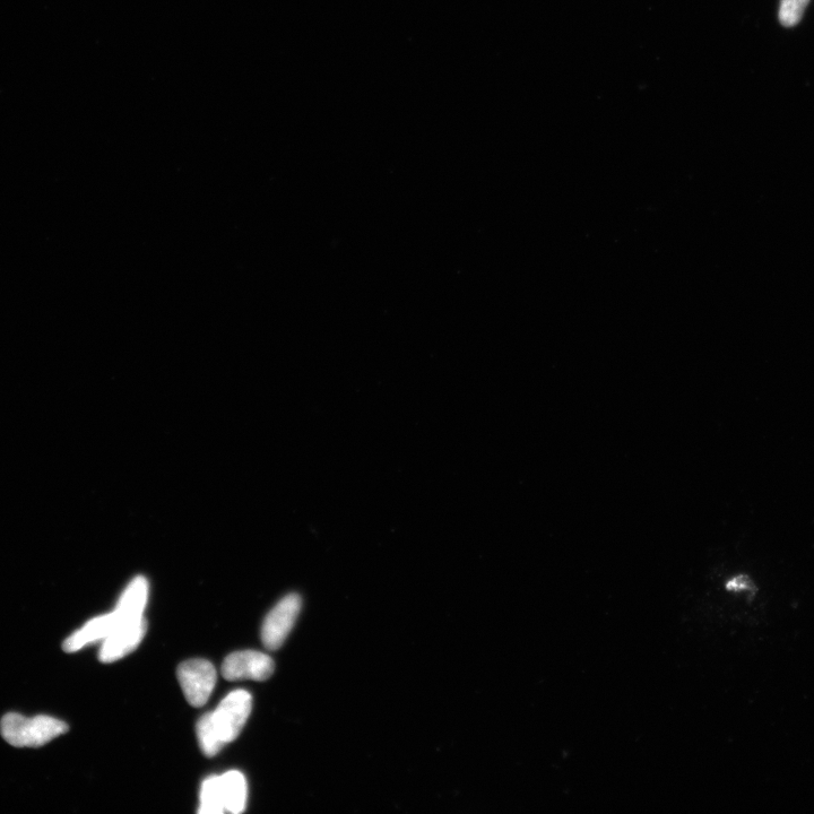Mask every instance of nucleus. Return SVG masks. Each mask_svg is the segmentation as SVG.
<instances>
[{"label": "nucleus", "mask_w": 814, "mask_h": 814, "mask_svg": "<svg viewBox=\"0 0 814 814\" xmlns=\"http://www.w3.org/2000/svg\"><path fill=\"white\" fill-rule=\"evenodd\" d=\"M723 588L726 592L734 594L749 593L753 595L757 592L755 579H753L752 575L742 570L736 571V573L727 577L725 582H723Z\"/></svg>", "instance_id": "13"}, {"label": "nucleus", "mask_w": 814, "mask_h": 814, "mask_svg": "<svg viewBox=\"0 0 814 814\" xmlns=\"http://www.w3.org/2000/svg\"><path fill=\"white\" fill-rule=\"evenodd\" d=\"M198 812L203 814H221L225 812L220 776H211L205 779L201 790V808H199Z\"/></svg>", "instance_id": "11"}, {"label": "nucleus", "mask_w": 814, "mask_h": 814, "mask_svg": "<svg viewBox=\"0 0 814 814\" xmlns=\"http://www.w3.org/2000/svg\"><path fill=\"white\" fill-rule=\"evenodd\" d=\"M253 708V699L245 690L232 691L212 712L213 720L225 744L235 741L244 729Z\"/></svg>", "instance_id": "2"}, {"label": "nucleus", "mask_w": 814, "mask_h": 814, "mask_svg": "<svg viewBox=\"0 0 814 814\" xmlns=\"http://www.w3.org/2000/svg\"><path fill=\"white\" fill-rule=\"evenodd\" d=\"M147 599H149V583H147V579L144 577L134 578L121 595L115 610L120 623L143 618Z\"/></svg>", "instance_id": "8"}, {"label": "nucleus", "mask_w": 814, "mask_h": 814, "mask_svg": "<svg viewBox=\"0 0 814 814\" xmlns=\"http://www.w3.org/2000/svg\"><path fill=\"white\" fill-rule=\"evenodd\" d=\"M220 777L225 811L233 814L244 812L248 795L245 776L237 770H231Z\"/></svg>", "instance_id": "9"}, {"label": "nucleus", "mask_w": 814, "mask_h": 814, "mask_svg": "<svg viewBox=\"0 0 814 814\" xmlns=\"http://www.w3.org/2000/svg\"><path fill=\"white\" fill-rule=\"evenodd\" d=\"M301 606V597L298 594H290L267 614L262 628V640L267 649L276 651L284 644L296 625Z\"/></svg>", "instance_id": "4"}, {"label": "nucleus", "mask_w": 814, "mask_h": 814, "mask_svg": "<svg viewBox=\"0 0 814 814\" xmlns=\"http://www.w3.org/2000/svg\"><path fill=\"white\" fill-rule=\"evenodd\" d=\"M197 736L199 747H201L206 757L218 755L225 746L221 735L216 727L212 713L205 714L197 724Z\"/></svg>", "instance_id": "10"}, {"label": "nucleus", "mask_w": 814, "mask_h": 814, "mask_svg": "<svg viewBox=\"0 0 814 814\" xmlns=\"http://www.w3.org/2000/svg\"><path fill=\"white\" fill-rule=\"evenodd\" d=\"M146 631L147 622L144 617L121 623L107 639L103 640L99 653L100 661L112 663L131 654L142 643Z\"/></svg>", "instance_id": "6"}, {"label": "nucleus", "mask_w": 814, "mask_h": 814, "mask_svg": "<svg viewBox=\"0 0 814 814\" xmlns=\"http://www.w3.org/2000/svg\"><path fill=\"white\" fill-rule=\"evenodd\" d=\"M121 625L116 612L90 620L84 627L69 636L63 645L67 653H75L90 644L103 642Z\"/></svg>", "instance_id": "7"}, {"label": "nucleus", "mask_w": 814, "mask_h": 814, "mask_svg": "<svg viewBox=\"0 0 814 814\" xmlns=\"http://www.w3.org/2000/svg\"><path fill=\"white\" fill-rule=\"evenodd\" d=\"M274 669V661L270 656L256 651H242L225 658L222 675L229 681H265L272 677Z\"/></svg>", "instance_id": "5"}, {"label": "nucleus", "mask_w": 814, "mask_h": 814, "mask_svg": "<svg viewBox=\"0 0 814 814\" xmlns=\"http://www.w3.org/2000/svg\"><path fill=\"white\" fill-rule=\"evenodd\" d=\"M177 675L188 703L194 707H202L209 701L218 680L214 665L205 660L180 664Z\"/></svg>", "instance_id": "3"}, {"label": "nucleus", "mask_w": 814, "mask_h": 814, "mask_svg": "<svg viewBox=\"0 0 814 814\" xmlns=\"http://www.w3.org/2000/svg\"><path fill=\"white\" fill-rule=\"evenodd\" d=\"M3 738L16 748H40L68 731L63 721L50 716L7 714L0 724Z\"/></svg>", "instance_id": "1"}, {"label": "nucleus", "mask_w": 814, "mask_h": 814, "mask_svg": "<svg viewBox=\"0 0 814 814\" xmlns=\"http://www.w3.org/2000/svg\"><path fill=\"white\" fill-rule=\"evenodd\" d=\"M810 0H782L779 7V21L786 28H792L798 24L807 8Z\"/></svg>", "instance_id": "12"}]
</instances>
